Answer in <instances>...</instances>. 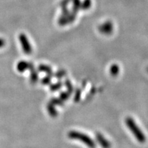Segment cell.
I'll return each instance as SVG.
<instances>
[{
  "label": "cell",
  "instance_id": "cell-1",
  "mask_svg": "<svg viewBox=\"0 0 148 148\" xmlns=\"http://www.w3.org/2000/svg\"><path fill=\"white\" fill-rule=\"evenodd\" d=\"M125 123H126L127 127L131 131V132L134 134L135 138L137 139L138 141H139L141 143H145L146 140L145 135L144 134V133L142 132L141 130L136 125L134 120L132 117H130L129 116V117H127L125 119Z\"/></svg>",
  "mask_w": 148,
  "mask_h": 148
},
{
  "label": "cell",
  "instance_id": "cell-2",
  "mask_svg": "<svg viewBox=\"0 0 148 148\" xmlns=\"http://www.w3.org/2000/svg\"><path fill=\"white\" fill-rule=\"evenodd\" d=\"M68 137L71 139L78 140L79 141L82 142L86 146L89 148H95L96 143L88 135L84 134V133L79 132L78 131H70L68 133Z\"/></svg>",
  "mask_w": 148,
  "mask_h": 148
},
{
  "label": "cell",
  "instance_id": "cell-3",
  "mask_svg": "<svg viewBox=\"0 0 148 148\" xmlns=\"http://www.w3.org/2000/svg\"><path fill=\"white\" fill-rule=\"evenodd\" d=\"M71 1V0H62L60 3L61 9H62V13L58 18V24L61 26L66 25V19L70 14V11L67 6Z\"/></svg>",
  "mask_w": 148,
  "mask_h": 148
},
{
  "label": "cell",
  "instance_id": "cell-4",
  "mask_svg": "<svg viewBox=\"0 0 148 148\" xmlns=\"http://www.w3.org/2000/svg\"><path fill=\"white\" fill-rule=\"evenodd\" d=\"M71 1L73 5H72L71 11H70L69 15L66 19V25L72 23L75 21L77 14L81 10V6H82V2L80 0H71Z\"/></svg>",
  "mask_w": 148,
  "mask_h": 148
},
{
  "label": "cell",
  "instance_id": "cell-5",
  "mask_svg": "<svg viewBox=\"0 0 148 148\" xmlns=\"http://www.w3.org/2000/svg\"><path fill=\"white\" fill-rule=\"evenodd\" d=\"M18 38H19L20 43H21L23 52L25 54H30L32 52V48L27 36L24 34H21L18 36Z\"/></svg>",
  "mask_w": 148,
  "mask_h": 148
},
{
  "label": "cell",
  "instance_id": "cell-6",
  "mask_svg": "<svg viewBox=\"0 0 148 148\" xmlns=\"http://www.w3.org/2000/svg\"><path fill=\"white\" fill-rule=\"evenodd\" d=\"M98 29L102 34L110 35L113 32V24L110 21H106L98 27Z\"/></svg>",
  "mask_w": 148,
  "mask_h": 148
},
{
  "label": "cell",
  "instance_id": "cell-7",
  "mask_svg": "<svg viewBox=\"0 0 148 148\" xmlns=\"http://www.w3.org/2000/svg\"><path fill=\"white\" fill-rule=\"evenodd\" d=\"M28 69L30 71V73H29V80H30L31 84H36L38 80V71H36V69H35L34 64L32 62H29Z\"/></svg>",
  "mask_w": 148,
  "mask_h": 148
},
{
  "label": "cell",
  "instance_id": "cell-8",
  "mask_svg": "<svg viewBox=\"0 0 148 148\" xmlns=\"http://www.w3.org/2000/svg\"><path fill=\"white\" fill-rule=\"evenodd\" d=\"M95 138L97 143L100 145L102 148H110L111 144L101 133L97 132L95 134Z\"/></svg>",
  "mask_w": 148,
  "mask_h": 148
},
{
  "label": "cell",
  "instance_id": "cell-9",
  "mask_svg": "<svg viewBox=\"0 0 148 148\" xmlns=\"http://www.w3.org/2000/svg\"><path fill=\"white\" fill-rule=\"evenodd\" d=\"M38 71L40 72H42V73H47L48 75H51V76H53V73L52 69L50 66L47 65V64H40L38 66Z\"/></svg>",
  "mask_w": 148,
  "mask_h": 148
},
{
  "label": "cell",
  "instance_id": "cell-10",
  "mask_svg": "<svg viewBox=\"0 0 148 148\" xmlns=\"http://www.w3.org/2000/svg\"><path fill=\"white\" fill-rule=\"evenodd\" d=\"M28 62H26V61L25 60H21L18 62L17 65H16V69H17L18 71L19 72V73H23V72H25L27 69H28Z\"/></svg>",
  "mask_w": 148,
  "mask_h": 148
},
{
  "label": "cell",
  "instance_id": "cell-11",
  "mask_svg": "<svg viewBox=\"0 0 148 148\" xmlns=\"http://www.w3.org/2000/svg\"><path fill=\"white\" fill-rule=\"evenodd\" d=\"M47 110L51 117H56L58 116V111L56 108V106L52 104L51 102H49L47 105Z\"/></svg>",
  "mask_w": 148,
  "mask_h": 148
},
{
  "label": "cell",
  "instance_id": "cell-12",
  "mask_svg": "<svg viewBox=\"0 0 148 148\" xmlns=\"http://www.w3.org/2000/svg\"><path fill=\"white\" fill-rule=\"evenodd\" d=\"M110 73L112 76H116L119 73V67L118 64H113L110 68Z\"/></svg>",
  "mask_w": 148,
  "mask_h": 148
},
{
  "label": "cell",
  "instance_id": "cell-13",
  "mask_svg": "<svg viewBox=\"0 0 148 148\" xmlns=\"http://www.w3.org/2000/svg\"><path fill=\"white\" fill-rule=\"evenodd\" d=\"M52 104L54 106H62L64 105V101L60 99V97H52L50 99V101Z\"/></svg>",
  "mask_w": 148,
  "mask_h": 148
},
{
  "label": "cell",
  "instance_id": "cell-14",
  "mask_svg": "<svg viewBox=\"0 0 148 148\" xmlns=\"http://www.w3.org/2000/svg\"><path fill=\"white\" fill-rule=\"evenodd\" d=\"M62 82H61V81H58V82L56 83H54V84H52L50 85V90L52 92H55V91H57V90H60L61 88H62Z\"/></svg>",
  "mask_w": 148,
  "mask_h": 148
},
{
  "label": "cell",
  "instance_id": "cell-15",
  "mask_svg": "<svg viewBox=\"0 0 148 148\" xmlns=\"http://www.w3.org/2000/svg\"><path fill=\"white\" fill-rule=\"evenodd\" d=\"M66 71L64 69H59L58 71H57L56 73L53 74L54 77L57 79H61L62 77H64L66 75Z\"/></svg>",
  "mask_w": 148,
  "mask_h": 148
},
{
  "label": "cell",
  "instance_id": "cell-16",
  "mask_svg": "<svg viewBox=\"0 0 148 148\" xmlns=\"http://www.w3.org/2000/svg\"><path fill=\"white\" fill-rule=\"evenodd\" d=\"M91 6V0H84L82 2V6H81V10H86L89 9Z\"/></svg>",
  "mask_w": 148,
  "mask_h": 148
},
{
  "label": "cell",
  "instance_id": "cell-17",
  "mask_svg": "<svg viewBox=\"0 0 148 148\" xmlns=\"http://www.w3.org/2000/svg\"><path fill=\"white\" fill-rule=\"evenodd\" d=\"M64 85H65L66 89H67V91L69 92L70 94H71L73 91V84H71V81L68 79H65V81H64Z\"/></svg>",
  "mask_w": 148,
  "mask_h": 148
},
{
  "label": "cell",
  "instance_id": "cell-18",
  "mask_svg": "<svg viewBox=\"0 0 148 148\" xmlns=\"http://www.w3.org/2000/svg\"><path fill=\"white\" fill-rule=\"evenodd\" d=\"M70 95H71V94H70L68 91H62L60 93V95H59V97H60L63 101H66L69 99Z\"/></svg>",
  "mask_w": 148,
  "mask_h": 148
},
{
  "label": "cell",
  "instance_id": "cell-19",
  "mask_svg": "<svg viewBox=\"0 0 148 148\" xmlns=\"http://www.w3.org/2000/svg\"><path fill=\"white\" fill-rule=\"evenodd\" d=\"M51 77L52 76H51V75H47L43 78H42L41 84L42 85H49L51 82Z\"/></svg>",
  "mask_w": 148,
  "mask_h": 148
},
{
  "label": "cell",
  "instance_id": "cell-20",
  "mask_svg": "<svg viewBox=\"0 0 148 148\" xmlns=\"http://www.w3.org/2000/svg\"><path fill=\"white\" fill-rule=\"evenodd\" d=\"M81 92H81L80 88H77V89L75 90V95H74V101H75V102H78V101L80 100L81 95H82Z\"/></svg>",
  "mask_w": 148,
  "mask_h": 148
},
{
  "label": "cell",
  "instance_id": "cell-21",
  "mask_svg": "<svg viewBox=\"0 0 148 148\" xmlns=\"http://www.w3.org/2000/svg\"><path fill=\"white\" fill-rule=\"evenodd\" d=\"M5 45V40L3 38H0V48L3 47Z\"/></svg>",
  "mask_w": 148,
  "mask_h": 148
},
{
  "label": "cell",
  "instance_id": "cell-22",
  "mask_svg": "<svg viewBox=\"0 0 148 148\" xmlns=\"http://www.w3.org/2000/svg\"><path fill=\"white\" fill-rule=\"evenodd\" d=\"M147 71H148V68H147Z\"/></svg>",
  "mask_w": 148,
  "mask_h": 148
}]
</instances>
